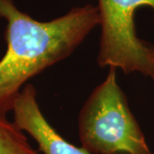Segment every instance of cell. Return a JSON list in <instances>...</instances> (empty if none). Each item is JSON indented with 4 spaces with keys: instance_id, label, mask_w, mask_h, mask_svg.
<instances>
[{
    "instance_id": "1",
    "label": "cell",
    "mask_w": 154,
    "mask_h": 154,
    "mask_svg": "<svg viewBox=\"0 0 154 154\" xmlns=\"http://www.w3.org/2000/svg\"><path fill=\"white\" fill-rule=\"evenodd\" d=\"M0 17L7 22V49L0 60V116L6 117L27 82L71 55L99 25V13L98 6L86 5L38 22L13 0H0Z\"/></svg>"
},
{
    "instance_id": "4",
    "label": "cell",
    "mask_w": 154,
    "mask_h": 154,
    "mask_svg": "<svg viewBox=\"0 0 154 154\" xmlns=\"http://www.w3.org/2000/svg\"><path fill=\"white\" fill-rule=\"evenodd\" d=\"M12 112L16 125L33 138L44 154H91L82 146L77 147L67 141L50 124L38 106L37 92L32 84L22 88Z\"/></svg>"
},
{
    "instance_id": "5",
    "label": "cell",
    "mask_w": 154,
    "mask_h": 154,
    "mask_svg": "<svg viewBox=\"0 0 154 154\" xmlns=\"http://www.w3.org/2000/svg\"><path fill=\"white\" fill-rule=\"evenodd\" d=\"M0 154H39L16 123L0 116Z\"/></svg>"
},
{
    "instance_id": "3",
    "label": "cell",
    "mask_w": 154,
    "mask_h": 154,
    "mask_svg": "<svg viewBox=\"0 0 154 154\" xmlns=\"http://www.w3.org/2000/svg\"><path fill=\"white\" fill-rule=\"evenodd\" d=\"M141 6L154 11V0H99L101 36L97 62L101 68L137 72L154 81V46L138 37L134 22V12Z\"/></svg>"
},
{
    "instance_id": "2",
    "label": "cell",
    "mask_w": 154,
    "mask_h": 154,
    "mask_svg": "<svg viewBox=\"0 0 154 154\" xmlns=\"http://www.w3.org/2000/svg\"><path fill=\"white\" fill-rule=\"evenodd\" d=\"M78 128L82 146L91 154H153L113 67L84 103Z\"/></svg>"
}]
</instances>
